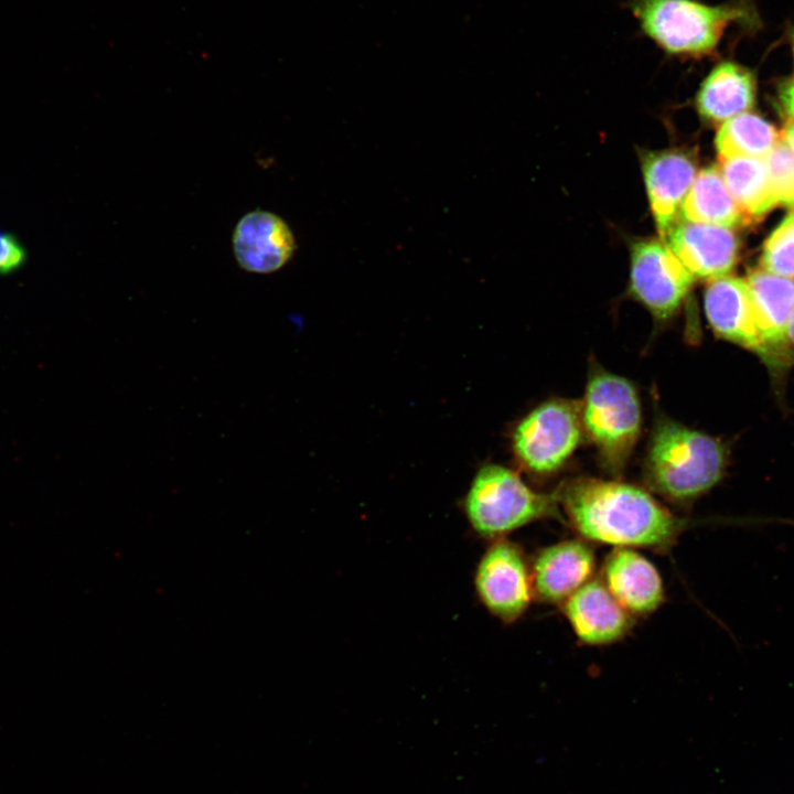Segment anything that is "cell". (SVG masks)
<instances>
[{"mask_svg":"<svg viewBox=\"0 0 794 794\" xmlns=\"http://www.w3.org/2000/svg\"><path fill=\"white\" fill-rule=\"evenodd\" d=\"M630 9L643 33L673 56L711 53L733 22H751L742 3L710 6L697 0H631Z\"/></svg>","mask_w":794,"mask_h":794,"instance_id":"obj_3","label":"cell"},{"mask_svg":"<svg viewBox=\"0 0 794 794\" xmlns=\"http://www.w3.org/2000/svg\"><path fill=\"white\" fill-rule=\"evenodd\" d=\"M781 139L791 148L794 153V122L790 121L781 133Z\"/></svg>","mask_w":794,"mask_h":794,"instance_id":"obj_25","label":"cell"},{"mask_svg":"<svg viewBox=\"0 0 794 794\" xmlns=\"http://www.w3.org/2000/svg\"><path fill=\"white\" fill-rule=\"evenodd\" d=\"M745 280L762 346L761 357L771 366L784 365L790 358L787 330L794 309V279L754 269Z\"/></svg>","mask_w":794,"mask_h":794,"instance_id":"obj_9","label":"cell"},{"mask_svg":"<svg viewBox=\"0 0 794 794\" xmlns=\"http://www.w3.org/2000/svg\"><path fill=\"white\" fill-rule=\"evenodd\" d=\"M754 101L755 79L752 73L728 61L717 64L710 71L696 97L699 115L715 124L750 110Z\"/></svg>","mask_w":794,"mask_h":794,"instance_id":"obj_17","label":"cell"},{"mask_svg":"<svg viewBox=\"0 0 794 794\" xmlns=\"http://www.w3.org/2000/svg\"><path fill=\"white\" fill-rule=\"evenodd\" d=\"M663 239L697 278L727 276L738 261L739 239L728 227L680 221Z\"/></svg>","mask_w":794,"mask_h":794,"instance_id":"obj_11","label":"cell"},{"mask_svg":"<svg viewBox=\"0 0 794 794\" xmlns=\"http://www.w3.org/2000/svg\"><path fill=\"white\" fill-rule=\"evenodd\" d=\"M474 584L484 607L505 623L518 620L535 598L530 568L522 549L504 538L495 539L485 550Z\"/></svg>","mask_w":794,"mask_h":794,"instance_id":"obj_7","label":"cell"},{"mask_svg":"<svg viewBox=\"0 0 794 794\" xmlns=\"http://www.w3.org/2000/svg\"><path fill=\"white\" fill-rule=\"evenodd\" d=\"M792 44H793V54H794V33L792 35Z\"/></svg>","mask_w":794,"mask_h":794,"instance_id":"obj_27","label":"cell"},{"mask_svg":"<svg viewBox=\"0 0 794 794\" xmlns=\"http://www.w3.org/2000/svg\"><path fill=\"white\" fill-rule=\"evenodd\" d=\"M556 495L582 539L615 548L665 551L686 525L646 491L626 483L578 479Z\"/></svg>","mask_w":794,"mask_h":794,"instance_id":"obj_1","label":"cell"},{"mask_svg":"<svg viewBox=\"0 0 794 794\" xmlns=\"http://www.w3.org/2000/svg\"><path fill=\"white\" fill-rule=\"evenodd\" d=\"M581 422L576 406L550 400L529 412L515 428L513 449L519 462L535 473L559 469L579 444Z\"/></svg>","mask_w":794,"mask_h":794,"instance_id":"obj_6","label":"cell"},{"mask_svg":"<svg viewBox=\"0 0 794 794\" xmlns=\"http://www.w3.org/2000/svg\"><path fill=\"white\" fill-rule=\"evenodd\" d=\"M26 259V251L19 239L0 230V275L17 271Z\"/></svg>","mask_w":794,"mask_h":794,"instance_id":"obj_23","label":"cell"},{"mask_svg":"<svg viewBox=\"0 0 794 794\" xmlns=\"http://www.w3.org/2000/svg\"><path fill=\"white\" fill-rule=\"evenodd\" d=\"M561 605L573 633L587 645L612 644L621 640L633 624L632 615L601 579H591Z\"/></svg>","mask_w":794,"mask_h":794,"instance_id":"obj_14","label":"cell"},{"mask_svg":"<svg viewBox=\"0 0 794 794\" xmlns=\"http://www.w3.org/2000/svg\"><path fill=\"white\" fill-rule=\"evenodd\" d=\"M694 278L661 240L644 239L632 246L630 291L655 318L666 320L674 315Z\"/></svg>","mask_w":794,"mask_h":794,"instance_id":"obj_8","label":"cell"},{"mask_svg":"<svg viewBox=\"0 0 794 794\" xmlns=\"http://www.w3.org/2000/svg\"><path fill=\"white\" fill-rule=\"evenodd\" d=\"M558 505L557 495L537 493L514 471L486 464L471 483L464 511L480 536L495 540L534 521L558 516Z\"/></svg>","mask_w":794,"mask_h":794,"instance_id":"obj_4","label":"cell"},{"mask_svg":"<svg viewBox=\"0 0 794 794\" xmlns=\"http://www.w3.org/2000/svg\"><path fill=\"white\" fill-rule=\"evenodd\" d=\"M774 198L777 204L792 206L794 203V153L780 139L763 158Z\"/></svg>","mask_w":794,"mask_h":794,"instance_id":"obj_22","label":"cell"},{"mask_svg":"<svg viewBox=\"0 0 794 794\" xmlns=\"http://www.w3.org/2000/svg\"><path fill=\"white\" fill-rule=\"evenodd\" d=\"M718 170L748 223L761 219L777 205L763 159L719 158Z\"/></svg>","mask_w":794,"mask_h":794,"instance_id":"obj_19","label":"cell"},{"mask_svg":"<svg viewBox=\"0 0 794 794\" xmlns=\"http://www.w3.org/2000/svg\"><path fill=\"white\" fill-rule=\"evenodd\" d=\"M238 266L250 273L267 275L281 269L293 256L296 239L279 215L255 210L243 215L232 236Z\"/></svg>","mask_w":794,"mask_h":794,"instance_id":"obj_10","label":"cell"},{"mask_svg":"<svg viewBox=\"0 0 794 794\" xmlns=\"http://www.w3.org/2000/svg\"><path fill=\"white\" fill-rule=\"evenodd\" d=\"M596 556L584 539L559 541L541 549L530 568L534 596L550 604H562L593 579Z\"/></svg>","mask_w":794,"mask_h":794,"instance_id":"obj_12","label":"cell"},{"mask_svg":"<svg viewBox=\"0 0 794 794\" xmlns=\"http://www.w3.org/2000/svg\"><path fill=\"white\" fill-rule=\"evenodd\" d=\"M787 335L790 343L794 345V309L790 319Z\"/></svg>","mask_w":794,"mask_h":794,"instance_id":"obj_26","label":"cell"},{"mask_svg":"<svg viewBox=\"0 0 794 794\" xmlns=\"http://www.w3.org/2000/svg\"><path fill=\"white\" fill-rule=\"evenodd\" d=\"M650 206L661 237L679 222L683 203L696 178L694 160L679 150L647 152L642 159Z\"/></svg>","mask_w":794,"mask_h":794,"instance_id":"obj_13","label":"cell"},{"mask_svg":"<svg viewBox=\"0 0 794 794\" xmlns=\"http://www.w3.org/2000/svg\"><path fill=\"white\" fill-rule=\"evenodd\" d=\"M583 426L609 469L621 470L641 430V404L626 379L597 372L590 378L583 406Z\"/></svg>","mask_w":794,"mask_h":794,"instance_id":"obj_5","label":"cell"},{"mask_svg":"<svg viewBox=\"0 0 794 794\" xmlns=\"http://www.w3.org/2000/svg\"><path fill=\"white\" fill-rule=\"evenodd\" d=\"M791 207H793V208H794V203H793V205H792Z\"/></svg>","mask_w":794,"mask_h":794,"instance_id":"obj_28","label":"cell"},{"mask_svg":"<svg viewBox=\"0 0 794 794\" xmlns=\"http://www.w3.org/2000/svg\"><path fill=\"white\" fill-rule=\"evenodd\" d=\"M704 302L708 322L717 335L761 356L762 346L747 280L728 275L711 279Z\"/></svg>","mask_w":794,"mask_h":794,"instance_id":"obj_16","label":"cell"},{"mask_svg":"<svg viewBox=\"0 0 794 794\" xmlns=\"http://www.w3.org/2000/svg\"><path fill=\"white\" fill-rule=\"evenodd\" d=\"M776 128L759 115L742 112L722 122L716 136L719 158L763 159L779 142Z\"/></svg>","mask_w":794,"mask_h":794,"instance_id":"obj_20","label":"cell"},{"mask_svg":"<svg viewBox=\"0 0 794 794\" xmlns=\"http://www.w3.org/2000/svg\"><path fill=\"white\" fill-rule=\"evenodd\" d=\"M601 580L632 616L652 613L664 600L659 572L634 548H614L603 564Z\"/></svg>","mask_w":794,"mask_h":794,"instance_id":"obj_15","label":"cell"},{"mask_svg":"<svg viewBox=\"0 0 794 794\" xmlns=\"http://www.w3.org/2000/svg\"><path fill=\"white\" fill-rule=\"evenodd\" d=\"M679 219L723 227L749 224L717 167L702 169L683 203Z\"/></svg>","mask_w":794,"mask_h":794,"instance_id":"obj_18","label":"cell"},{"mask_svg":"<svg viewBox=\"0 0 794 794\" xmlns=\"http://www.w3.org/2000/svg\"><path fill=\"white\" fill-rule=\"evenodd\" d=\"M726 453L715 438L666 420L652 436L646 476L652 489L674 502H689L723 475Z\"/></svg>","mask_w":794,"mask_h":794,"instance_id":"obj_2","label":"cell"},{"mask_svg":"<svg viewBox=\"0 0 794 794\" xmlns=\"http://www.w3.org/2000/svg\"><path fill=\"white\" fill-rule=\"evenodd\" d=\"M762 269L794 279V213L788 214L764 243Z\"/></svg>","mask_w":794,"mask_h":794,"instance_id":"obj_21","label":"cell"},{"mask_svg":"<svg viewBox=\"0 0 794 794\" xmlns=\"http://www.w3.org/2000/svg\"><path fill=\"white\" fill-rule=\"evenodd\" d=\"M779 98L786 115L794 122V78L785 81L780 86Z\"/></svg>","mask_w":794,"mask_h":794,"instance_id":"obj_24","label":"cell"}]
</instances>
